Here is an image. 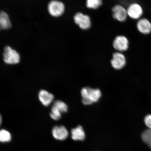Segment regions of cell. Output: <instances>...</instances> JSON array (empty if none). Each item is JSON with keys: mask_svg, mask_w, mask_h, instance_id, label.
I'll use <instances>...</instances> for the list:
<instances>
[{"mask_svg": "<svg viewBox=\"0 0 151 151\" xmlns=\"http://www.w3.org/2000/svg\"><path fill=\"white\" fill-rule=\"evenodd\" d=\"M82 103L85 105H90L99 101L101 96V91L89 87L83 88L81 91Z\"/></svg>", "mask_w": 151, "mask_h": 151, "instance_id": "1", "label": "cell"}, {"mask_svg": "<svg viewBox=\"0 0 151 151\" xmlns=\"http://www.w3.org/2000/svg\"><path fill=\"white\" fill-rule=\"evenodd\" d=\"M3 56L4 61L7 64L14 65L19 62L20 56L18 53L10 47L7 46L5 47Z\"/></svg>", "mask_w": 151, "mask_h": 151, "instance_id": "2", "label": "cell"}, {"mask_svg": "<svg viewBox=\"0 0 151 151\" xmlns=\"http://www.w3.org/2000/svg\"><path fill=\"white\" fill-rule=\"evenodd\" d=\"M73 19L75 23L83 30L89 29L91 26V20L88 15L78 12L75 14Z\"/></svg>", "mask_w": 151, "mask_h": 151, "instance_id": "3", "label": "cell"}, {"mask_svg": "<svg viewBox=\"0 0 151 151\" xmlns=\"http://www.w3.org/2000/svg\"><path fill=\"white\" fill-rule=\"evenodd\" d=\"M65 6L61 2L57 1H51L48 5L49 13L52 16L59 17L63 14Z\"/></svg>", "mask_w": 151, "mask_h": 151, "instance_id": "4", "label": "cell"}, {"mask_svg": "<svg viewBox=\"0 0 151 151\" xmlns=\"http://www.w3.org/2000/svg\"><path fill=\"white\" fill-rule=\"evenodd\" d=\"M111 65L114 69L120 70L124 68L126 63L125 56L120 52H115L113 54L111 61Z\"/></svg>", "mask_w": 151, "mask_h": 151, "instance_id": "5", "label": "cell"}, {"mask_svg": "<svg viewBox=\"0 0 151 151\" xmlns=\"http://www.w3.org/2000/svg\"><path fill=\"white\" fill-rule=\"evenodd\" d=\"M129 42L127 37L123 35H119L113 41V46L115 50L119 52L127 50L129 47Z\"/></svg>", "mask_w": 151, "mask_h": 151, "instance_id": "6", "label": "cell"}, {"mask_svg": "<svg viewBox=\"0 0 151 151\" xmlns=\"http://www.w3.org/2000/svg\"><path fill=\"white\" fill-rule=\"evenodd\" d=\"M112 15L115 19L120 22L125 21L128 16L127 9L120 5H116L112 9Z\"/></svg>", "mask_w": 151, "mask_h": 151, "instance_id": "7", "label": "cell"}, {"mask_svg": "<svg viewBox=\"0 0 151 151\" xmlns=\"http://www.w3.org/2000/svg\"><path fill=\"white\" fill-rule=\"evenodd\" d=\"M128 16L133 19H137L142 16L143 9L138 4L133 3L128 6L127 9Z\"/></svg>", "mask_w": 151, "mask_h": 151, "instance_id": "8", "label": "cell"}, {"mask_svg": "<svg viewBox=\"0 0 151 151\" xmlns=\"http://www.w3.org/2000/svg\"><path fill=\"white\" fill-rule=\"evenodd\" d=\"M52 134L55 139L60 140H65L69 135L67 129L63 126L54 127L52 129Z\"/></svg>", "mask_w": 151, "mask_h": 151, "instance_id": "9", "label": "cell"}, {"mask_svg": "<svg viewBox=\"0 0 151 151\" xmlns=\"http://www.w3.org/2000/svg\"><path fill=\"white\" fill-rule=\"evenodd\" d=\"M137 26L138 30L141 33L147 35L151 33V23L147 19H140L138 21Z\"/></svg>", "mask_w": 151, "mask_h": 151, "instance_id": "10", "label": "cell"}, {"mask_svg": "<svg viewBox=\"0 0 151 151\" xmlns=\"http://www.w3.org/2000/svg\"><path fill=\"white\" fill-rule=\"evenodd\" d=\"M54 98V95L45 90H41L39 94V99L43 105L48 106L52 103Z\"/></svg>", "mask_w": 151, "mask_h": 151, "instance_id": "11", "label": "cell"}, {"mask_svg": "<svg viewBox=\"0 0 151 151\" xmlns=\"http://www.w3.org/2000/svg\"><path fill=\"white\" fill-rule=\"evenodd\" d=\"M71 138L75 141L83 140L86 135L82 126H78L71 130Z\"/></svg>", "mask_w": 151, "mask_h": 151, "instance_id": "12", "label": "cell"}, {"mask_svg": "<svg viewBox=\"0 0 151 151\" xmlns=\"http://www.w3.org/2000/svg\"><path fill=\"white\" fill-rule=\"evenodd\" d=\"M11 24L8 14L4 11L0 13V28L1 29H7L11 28Z\"/></svg>", "mask_w": 151, "mask_h": 151, "instance_id": "13", "label": "cell"}, {"mask_svg": "<svg viewBox=\"0 0 151 151\" xmlns=\"http://www.w3.org/2000/svg\"><path fill=\"white\" fill-rule=\"evenodd\" d=\"M102 4L101 0H88L86 1V6L88 8L96 9L101 6Z\"/></svg>", "mask_w": 151, "mask_h": 151, "instance_id": "14", "label": "cell"}, {"mask_svg": "<svg viewBox=\"0 0 151 151\" xmlns=\"http://www.w3.org/2000/svg\"><path fill=\"white\" fill-rule=\"evenodd\" d=\"M141 137L143 142L151 148V129L145 130L143 132Z\"/></svg>", "mask_w": 151, "mask_h": 151, "instance_id": "15", "label": "cell"}, {"mask_svg": "<svg viewBox=\"0 0 151 151\" xmlns=\"http://www.w3.org/2000/svg\"><path fill=\"white\" fill-rule=\"evenodd\" d=\"M61 113L67 112L68 111L67 105L62 101H56L54 102L53 105Z\"/></svg>", "mask_w": 151, "mask_h": 151, "instance_id": "16", "label": "cell"}, {"mask_svg": "<svg viewBox=\"0 0 151 151\" xmlns=\"http://www.w3.org/2000/svg\"><path fill=\"white\" fill-rule=\"evenodd\" d=\"M11 139V135L9 132L5 129L0 131V141L2 142H9Z\"/></svg>", "mask_w": 151, "mask_h": 151, "instance_id": "17", "label": "cell"}, {"mask_svg": "<svg viewBox=\"0 0 151 151\" xmlns=\"http://www.w3.org/2000/svg\"><path fill=\"white\" fill-rule=\"evenodd\" d=\"M51 111L50 114V116L53 120H58L61 118V113L54 106L52 107Z\"/></svg>", "mask_w": 151, "mask_h": 151, "instance_id": "18", "label": "cell"}, {"mask_svg": "<svg viewBox=\"0 0 151 151\" xmlns=\"http://www.w3.org/2000/svg\"><path fill=\"white\" fill-rule=\"evenodd\" d=\"M145 124L148 127L149 129H151V114L147 115L144 119Z\"/></svg>", "mask_w": 151, "mask_h": 151, "instance_id": "19", "label": "cell"}]
</instances>
